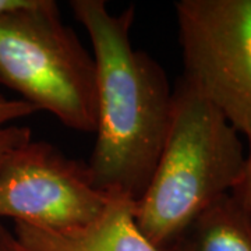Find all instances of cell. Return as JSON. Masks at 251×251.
Here are the masks:
<instances>
[{
    "instance_id": "cell-1",
    "label": "cell",
    "mask_w": 251,
    "mask_h": 251,
    "mask_svg": "<svg viewBox=\"0 0 251 251\" xmlns=\"http://www.w3.org/2000/svg\"><path fill=\"white\" fill-rule=\"evenodd\" d=\"M97 66L98 119L87 168L108 197L137 202L148 187L171 122L173 90L162 66L131 44L133 6L110 13L103 0H73Z\"/></svg>"
},
{
    "instance_id": "cell-2",
    "label": "cell",
    "mask_w": 251,
    "mask_h": 251,
    "mask_svg": "<svg viewBox=\"0 0 251 251\" xmlns=\"http://www.w3.org/2000/svg\"><path fill=\"white\" fill-rule=\"evenodd\" d=\"M246 156L239 133L224 115L180 78L156 168L134 204L138 229L166 250L200 214L233 191Z\"/></svg>"
},
{
    "instance_id": "cell-3",
    "label": "cell",
    "mask_w": 251,
    "mask_h": 251,
    "mask_svg": "<svg viewBox=\"0 0 251 251\" xmlns=\"http://www.w3.org/2000/svg\"><path fill=\"white\" fill-rule=\"evenodd\" d=\"M0 84L63 126L95 133L97 66L53 0L0 14Z\"/></svg>"
},
{
    "instance_id": "cell-4",
    "label": "cell",
    "mask_w": 251,
    "mask_h": 251,
    "mask_svg": "<svg viewBox=\"0 0 251 251\" xmlns=\"http://www.w3.org/2000/svg\"><path fill=\"white\" fill-rule=\"evenodd\" d=\"M183 80L251 143V0L176 3Z\"/></svg>"
},
{
    "instance_id": "cell-5",
    "label": "cell",
    "mask_w": 251,
    "mask_h": 251,
    "mask_svg": "<svg viewBox=\"0 0 251 251\" xmlns=\"http://www.w3.org/2000/svg\"><path fill=\"white\" fill-rule=\"evenodd\" d=\"M110 197L92 186L87 163L46 141H29L0 162V219L67 232L95 221Z\"/></svg>"
},
{
    "instance_id": "cell-6",
    "label": "cell",
    "mask_w": 251,
    "mask_h": 251,
    "mask_svg": "<svg viewBox=\"0 0 251 251\" xmlns=\"http://www.w3.org/2000/svg\"><path fill=\"white\" fill-rule=\"evenodd\" d=\"M134 204L110 197L103 212L78 229L50 232L14 224L13 233L28 251H162L138 229Z\"/></svg>"
},
{
    "instance_id": "cell-7",
    "label": "cell",
    "mask_w": 251,
    "mask_h": 251,
    "mask_svg": "<svg viewBox=\"0 0 251 251\" xmlns=\"http://www.w3.org/2000/svg\"><path fill=\"white\" fill-rule=\"evenodd\" d=\"M165 251H251V219L226 194L188 225Z\"/></svg>"
},
{
    "instance_id": "cell-8",
    "label": "cell",
    "mask_w": 251,
    "mask_h": 251,
    "mask_svg": "<svg viewBox=\"0 0 251 251\" xmlns=\"http://www.w3.org/2000/svg\"><path fill=\"white\" fill-rule=\"evenodd\" d=\"M29 127L23 126H0V162L9 153L31 141Z\"/></svg>"
},
{
    "instance_id": "cell-9",
    "label": "cell",
    "mask_w": 251,
    "mask_h": 251,
    "mask_svg": "<svg viewBox=\"0 0 251 251\" xmlns=\"http://www.w3.org/2000/svg\"><path fill=\"white\" fill-rule=\"evenodd\" d=\"M35 112L36 109L23 99H10L0 95V126L21 117L31 116Z\"/></svg>"
},
{
    "instance_id": "cell-10",
    "label": "cell",
    "mask_w": 251,
    "mask_h": 251,
    "mask_svg": "<svg viewBox=\"0 0 251 251\" xmlns=\"http://www.w3.org/2000/svg\"><path fill=\"white\" fill-rule=\"evenodd\" d=\"M230 194L236 198V201L251 219V143H249V152L246 156V166L242 179Z\"/></svg>"
},
{
    "instance_id": "cell-11",
    "label": "cell",
    "mask_w": 251,
    "mask_h": 251,
    "mask_svg": "<svg viewBox=\"0 0 251 251\" xmlns=\"http://www.w3.org/2000/svg\"><path fill=\"white\" fill-rule=\"evenodd\" d=\"M0 251H28L18 242L13 230L7 229L0 222Z\"/></svg>"
},
{
    "instance_id": "cell-12",
    "label": "cell",
    "mask_w": 251,
    "mask_h": 251,
    "mask_svg": "<svg viewBox=\"0 0 251 251\" xmlns=\"http://www.w3.org/2000/svg\"><path fill=\"white\" fill-rule=\"evenodd\" d=\"M31 1L32 0H0V14L24 9L31 4Z\"/></svg>"
}]
</instances>
